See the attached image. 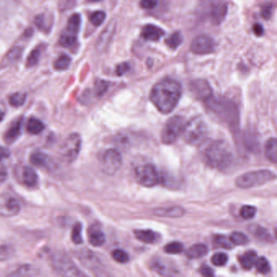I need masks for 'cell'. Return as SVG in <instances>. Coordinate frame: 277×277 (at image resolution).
<instances>
[{
  "label": "cell",
  "mask_w": 277,
  "mask_h": 277,
  "mask_svg": "<svg viewBox=\"0 0 277 277\" xmlns=\"http://www.w3.org/2000/svg\"><path fill=\"white\" fill-rule=\"evenodd\" d=\"M41 53H42V50H41V47H37L33 49L31 54L29 55L28 58H27V61H26V67L28 68H31V67H33V66L37 64V62L39 61L40 56H41Z\"/></svg>",
  "instance_id": "35"
},
{
  "label": "cell",
  "mask_w": 277,
  "mask_h": 277,
  "mask_svg": "<svg viewBox=\"0 0 277 277\" xmlns=\"http://www.w3.org/2000/svg\"><path fill=\"white\" fill-rule=\"evenodd\" d=\"M133 233L138 241L146 244H154L159 240L158 233L151 229H138Z\"/></svg>",
  "instance_id": "20"
},
{
  "label": "cell",
  "mask_w": 277,
  "mask_h": 277,
  "mask_svg": "<svg viewBox=\"0 0 277 277\" xmlns=\"http://www.w3.org/2000/svg\"><path fill=\"white\" fill-rule=\"evenodd\" d=\"M31 162L33 165L42 168H50L52 159L47 154L42 152H34L31 155Z\"/></svg>",
  "instance_id": "24"
},
{
  "label": "cell",
  "mask_w": 277,
  "mask_h": 277,
  "mask_svg": "<svg viewBox=\"0 0 277 277\" xmlns=\"http://www.w3.org/2000/svg\"><path fill=\"white\" fill-rule=\"evenodd\" d=\"M185 211L180 206H173L168 208H158L153 211V214L156 216L166 218H180L183 216Z\"/></svg>",
  "instance_id": "18"
},
{
  "label": "cell",
  "mask_w": 277,
  "mask_h": 277,
  "mask_svg": "<svg viewBox=\"0 0 277 277\" xmlns=\"http://www.w3.org/2000/svg\"><path fill=\"white\" fill-rule=\"evenodd\" d=\"M256 208L253 206H243L240 210V215L245 219H250L256 215Z\"/></svg>",
  "instance_id": "43"
},
{
  "label": "cell",
  "mask_w": 277,
  "mask_h": 277,
  "mask_svg": "<svg viewBox=\"0 0 277 277\" xmlns=\"http://www.w3.org/2000/svg\"><path fill=\"white\" fill-rule=\"evenodd\" d=\"M135 178L138 184L144 187H154L160 182V176L152 163H145L137 167Z\"/></svg>",
  "instance_id": "8"
},
{
  "label": "cell",
  "mask_w": 277,
  "mask_h": 277,
  "mask_svg": "<svg viewBox=\"0 0 277 277\" xmlns=\"http://www.w3.org/2000/svg\"><path fill=\"white\" fill-rule=\"evenodd\" d=\"M88 240L93 246H102L104 244L106 238L100 226L98 224H93L88 229Z\"/></svg>",
  "instance_id": "17"
},
{
  "label": "cell",
  "mask_w": 277,
  "mask_h": 277,
  "mask_svg": "<svg viewBox=\"0 0 277 277\" xmlns=\"http://www.w3.org/2000/svg\"><path fill=\"white\" fill-rule=\"evenodd\" d=\"M203 155L210 167L218 170H225L233 162V151L223 140L208 142L203 147Z\"/></svg>",
  "instance_id": "2"
},
{
  "label": "cell",
  "mask_w": 277,
  "mask_h": 277,
  "mask_svg": "<svg viewBox=\"0 0 277 277\" xmlns=\"http://www.w3.org/2000/svg\"><path fill=\"white\" fill-rule=\"evenodd\" d=\"M208 108L212 110L218 117L224 119L228 123H236L238 122V110L235 106L223 99H218L212 96L206 102Z\"/></svg>",
  "instance_id": "6"
},
{
  "label": "cell",
  "mask_w": 277,
  "mask_h": 277,
  "mask_svg": "<svg viewBox=\"0 0 277 277\" xmlns=\"http://www.w3.org/2000/svg\"><path fill=\"white\" fill-rule=\"evenodd\" d=\"M277 139L275 138H269L266 142V157L271 163H277Z\"/></svg>",
  "instance_id": "28"
},
{
  "label": "cell",
  "mask_w": 277,
  "mask_h": 277,
  "mask_svg": "<svg viewBox=\"0 0 277 277\" xmlns=\"http://www.w3.org/2000/svg\"><path fill=\"white\" fill-rule=\"evenodd\" d=\"M82 138L78 133H71L61 147V154L67 163H72L79 154Z\"/></svg>",
  "instance_id": "9"
},
{
  "label": "cell",
  "mask_w": 277,
  "mask_h": 277,
  "mask_svg": "<svg viewBox=\"0 0 277 277\" xmlns=\"http://www.w3.org/2000/svg\"><path fill=\"white\" fill-rule=\"evenodd\" d=\"M254 265L256 266L257 271L263 275H266L270 273V264L265 257H260L259 259H257Z\"/></svg>",
  "instance_id": "36"
},
{
  "label": "cell",
  "mask_w": 277,
  "mask_h": 277,
  "mask_svg": "<svg viewBox=\"0 0 277 277\" xmlns=\"http://www.w3.org/2000/svg\"><path fill=\"white\" fill-rule=\"evenodd\" d=\"M81 24H82L81 15L77 14V13L72 15L68 19L67 28L63 33L72 36V37H77L80 28H81Z\"/></svg>",
  "instance_id": "22"
},
{
  "label": "cell",
  "mask_w": 277,
  "mask_h": 277,
  "mask_svg": "<svg viewBox=\"0 0 277 277\" xmlns=\"http://www.w3.org/2000/svg\"><path fill=\"white\" fill-rule=\"evenodd\" d=\"M158 4V2H155V1H142L140 2V5L142 8H145V9H152L154 7H156V5Z\"/></svg>",
  "instance_id": "52"
},
{
  "label": "cell",
  "mask_w": 277,
  "mask_h": 277,
  "mask_svg": "<svg viewBox=\"0 0 277 277\" xmlns=\"http://www.w3.org/2000/svg\"><path fill=\"white\" fill-rule=\"evenodd\" d=\"M275 179V173L272 171H252L239 176L235 180V184L238 188L246 189L260 186Z\"/></svg>",
  "instance_id": "4"
},
{
  "label": "cell",
  "mask_w": 277,
  "mask_h": 277,
  "mask_svg": "<svg viewBox=\"0 0 277 277\" xmlns=\"http://www.w3.org/2000/svg\"><path fill=\"white\" fill-rule=\"evenodd\" d=\"M152 269L163 277H177L179 274L177 267L167 259L155 258L151 263Z\"/></svg>",
  "instance_id": "14"
},
{
  "label": "cell",
  "mask_w": 277,
  "mask_h": 277,
  "mask_svg": "<svg viewBox=\"0 0 277 277\" xmlns=\"http://www.w3.org/2000/svg\"><path fill=\"white\" fill-rule=\"evenodd\" d=\"M249 232L258 240L263 242V243H273V237L267 228L259 225H251L249 227Z\"/></svg>",
  "instance_id": "23"
},
{
  "label": "cell",
  "mask_w": 277,
  "mask_h": 277,
  "mask_svg": "<svg viewBox=\"0 0 277 277\" xmlns=\"http://www.w3.org/2000/svg\"><path fill=\"white\" fill-rule=\"evenodd\" d=\"M201 275L203 277H214L215 273L214 271L212 270V268H210L209 266L203 265L201 266L200 269H199Z\"/></svg>",
  "instance_id": "49"
},
{
  "label": "cell",
  "mask_w": 277,
  "mask_h": 277,
  "mask_svg": "<svg viewBox=\"0 0 277 277\" xmlns=\"http://www.w3.org/2000/svg\"><path fill=\"white\" fill-rule=\"evenodd\" d=\"M208 248L204 244H195L186 250V256L190 259H198L208 254Z\"/></svg>",
  "instance_id": "26"
},
{
  "label": "cell",
  "mask_w": 277,
  "mask_h": 277,
  "mask_svg": "<svg viewBox=\"0 0 277 277\" xmlns=\"http://www.w3.org/2000/svg\"><path fill=\"white\" fill-rule=\"evenodd\" d=\"M77 256L85 267L98 273V271H101L102 268H101L100 261L93 252L90 251L89 249H81L78 251Z\"/></svg>",
  "instance_id": "15"
},
{
  "label": "cell",
  "mask_w": 277,
  "mask_h": 277,
  "mask_svg": "<svg viewBox=\"0 0 277 277\" xmlns=\"http://www.w3.org/2000/svg\"><path fill=\"white\" fill-rule=\"evenodd\" d=\"M82 225L81 223H76L72 227V241L75 244H81L82 243Z\"/></svg>",
  "instance_id": "40"
},
{
  "label": "cell",
  "mask_w": 277,
  "mask_h": 277,
  "mask_svg": "<svg viewBox=\"0 0 277 277\" xmlns=\"http://www.w3.org/2000/svg\"><path fill=\"white\" fill-rule=\"evenodd\" d=\"M106 19V13L103 11H96L90 17V21L94 26H99L103 23Z\"/></svg>",
  "instance_id": "42"
},
{
  "label": "cell",
  "mask_w": 277,
  "mask_h": 277,
  "mask_svg": "<svg viewBox=\"0 0 277 277\" xmlns=\"http://www.w3.org/2000/svg\"><path fill=\"white\" fill-rule=\"evenodd\" d=\"M190 50L191 52L196 55L212 54L215 50V42L208 35H198L191 42Z\"/></svg>",
  "instance_id": "11"
},
{
  "label": "cell",
  "mask_w": 277,
  "mask_h": 277,
  "mask_svg": "<svg viewBox=\"0 0 277 277\" xmlns=\"http://www.w3.org/2000/svg\"><path fill=\"white\" fill-rule=\"evenodd\" d=\"M184 250V246L179 242L170 243L164 246V252L168 254H177Z\"/></svg>",
  "instance_id": "39"
},
{
  "label": "cell",
  "mask_w": 277,
  "mask_h": 277,
  "mask_svg": "<svg viewBox=\"0 0 277 277\" xmlns=\"http://www.w3.org/2000/svg\"><path fill=\"white\" fill-rule=\"evenodd\" d=\"M4 112H2V110H0V122L4 119Z\"/></svg>",
  "instance_id": "54"
},
{
  "label": "cell",
  "mask_w": 277,
  "mask_h": 277,
  "mask_svg": "<svg viewBox=\"0 0 277 277\" xmlns=\"http://www.w3.org/2000/svg\"><path fill=\"white\" fill-rule=\"evenodd\" d=\"M22 181L26 186L33 188L38 183V177L33 168L25 167L22 171Z\"/></svg>",
  "instance_id": "25"
},
{
  "label": "cell",
  "mask_w": 277,
  "mask_h": 277,
  "mask_svg": "<svg viewBox=\"0 0 277 277\" xmlns=\"http://www.w3.org/2000/svg\"><path fill=\"white\" fill-rule=\"evenodd\" d=\"M227 4L225 2H212V7L210 9V18L212 19L213 23L215 25L221 23L225 18L227 14Z\"/></svg>",
  "instance_id": "16"
},
{
  "label": "cell",
  "mask_w": 277,
  "mask_h": 277,
  "mask_svg": "<svg viewBox=\"0 0 277 277\" xmlns=\"http://www.w3.org/2000/svg\"><path fill=\"white\" fill-rule=\"evenodd\" d=\"M51 263L54 271L62 277H85L73 261L63 252L52 254Z\"/></svg>",
  "instance_id": "5"
},
{
  "label": "cell",
  "mask_w": 277,
  "mask_h": 277,
  "mask_svg": "<svg viewBox=\"0 0 277 277\" xmlns=\"http://www.w3.org/2000/svg\"><path fill=\"white\" fill-rule=\"evenodd\" d=\"M36 269L31 265H23L11 273L9 277H30L34 275Z\"/></svg>",
  "instance_id": "32"
},
{
  "label": "cell",
  "mask_w": 277,
  "mask_h": 277,
  "mask_svg": "<svg viewBox=\"0 0 277 277\" xmlns=\"http://www.w3.org/2000/svg\"><path fill=\"white\" fill-rule=\"evenodd\" d=\"M214 243L217 247L224 248V249H231L233 248V244L230 240H228L227 237L224 235L215 236Z\"/></svg>",
  "instance_id": "41"
},
{
  "label": "cell",
  "mask_w": 277,
  "mask_h": 277,
  "mask_svg": "<svg viewBox=\"0 0 277 277\" xmlns=\"http://www.w3.org/2000/svg\"><path fill=\"white\" fill-rule=\"evenodd\" d=\"M45 126L41 121L32 117L31 119H29L28 123H27V131L31 134H39L42 133V130L44 129Z\"/></svg>",
  "instance_id": "30"
},
{
  "label": "cell",
  "mask_w": 277,
  "mask_h": 277,
  "mask_svg": "<svg viewBox=\"0 0 277 277\" xmlns=\"http://www.w3.org/2000/svg\"><path fill=\"white\" fill-rule=\"evenodd\" d=\"M6 177H7V173L5 170H0V184L4 182Z\"/></svg>",
  "instance_id": "53"
},
{
  "label": "cell",
  "mask_w": 277,
  "mask_h": 277,
  "mask_svg": "<svg viewBox=\"0 0 277 277\" xmlns=\"http://www.w3.org/2000/svg\"><path fill=\"white\" fill-rule=\"evenodd\" d=\"M189 90L194 98L204 103L213 96L212 87L206 80L197 79L191 82Z\"/></svg>",
  "instance_id": "13"
},
{
  "label": "cell",
  "mask_w": 277,
  "mask_h": 277,
  "mask_svg": "<svg viewBox=\"0 0 277 277\" xmlns=\"http://www.w3.org/2000/svg\"><path fill=\"white\" fill-rule=\"evenodd\" d=\"M21 211V205L17 198L12 197L8 193L0 194V216H15Z\"/></svg>",
  "instance_id": "12"
},
{
  "label": "cell",
  "mask_w": 277,
  "mask_h": 277,
  "mask_svg": "<svg viewBox=\"0 0 277 277\" xmlns=\"http://www.w3.org/2000/svg\"><path fill=\"white\" fill-rule=\"evenodd\" d=\"M26 100V93H12V95L9 97V103L12 107H21L25 103Z\"/></svg>",
  "instance_id": "37"
},
{
  "label": "cell",
  "mask_w": 277,
  "mask_h": 277,
  "mask_svg": "<svg viewBox=\"0 0 277 277\" xmlns=\"http://www.w3.org/2000/svg\"><path fill=\"white\" fill-rule=\"evenodd\" d=\"M183 42V36L179 31H176L166 39L165 42L170 49L176 50L182 45Z\"/></svg>",
  "instance_id": "31"
},
{
  "label": "cell",
  "mask_w": 277,
  "mask_h": 277,
  "mask_svg": "<svg viewBox=\"0 0 277 277\" xmlns=\"http://www.w3.org/2000/svg\"><path fill=\"white\" fill-rule=\"evenodd\" d=\"M122 165V154H120L117 150H107L101 157V169L107 175L112 176L117 173Z\"/></svg>",
  "instance_id": "10"
},
{
  "label": "cell",
  "mask_w": 277,
  "mask_h": 277,
  "mask_svg": "<svg viewBox=\"0 0 277 277\" xmlns=\"http://www.w3.org/2000/svg\"><path fill=\"white\" fill-rule=\"evenodd\" d=\"M108 87H109L108 82L103 81V80H97L95 82V84H94L96 94L99 96V97L103 96L107 92Z\"/></svg>",
  "instance_id": "46"
},
{
  "label": "cell",
  "mask_w": 277,
  "mask_h": 277,
  "mask_svg": "<svg viewBox=\"0 0 277 277\" xmlns=\"http://www.w3.org/2000/svg\"><path fill=\"white\" fill-rule=\"evenodd\" d=\"M112 259L120 263H126L128 261V255L123 249H114L112 253Z\"/></svg>",
  "instance_id": "44"
},
{
  "label": "cell",
  "mask_w": 277,
  "mask_h": 277,
  "mask_svg": "<svg viewBox=\"0 0 277 277\" xmlns=\"http://www.w3.org/2000/svg\"><path fill=\"white\" fill-rule=\"evenodd\" d=\"M230 240L232 244L237 245V246H245L249 243V239L244 233L240 232H234L230 236Z\"/></svg>",
  "instance_id": "38"
},
{
  "label": "cell",
  "mask_w": 277,
  "mask_h": 277,
  "mask_svg": "<svg viewBox=\"0 0 277 277\" xmlns=\"http://www.w3.org/2000/svg\"><path fill=\"white\" fill-rule=\"evenodd\" d=\"M182 93L179 82L173 79H164L152 88L150 98L161 113L168 114L177 107Z\"/></svg>",
  "instance_id": "1"
},
{
  "label": "cell",
  "mask_w": 277,
  "mask_h": 277,
  "mask_svg": "<svg viewBox=\"0 0 277 277\" xmlns=\"http://www.w3.org/2000/svg\"><path fill=\"white\" fill-rule=\"evenodd\" d=\"M22 52L23 50L20 47H15L10 50L7 56H5L2 64L3 65H7L10 63H16L19 61V59L21 58L22 56Z\"/></svg>",
  "instance_id": "29"
},
{
  "label": "cell",
  "mask_w": 277,
  "mask_h": 277,
  "mask_svg": "<svg viewBox=\"0 0 277 277\" xmlns=\"http://www.w3.org/2000/svg\"><path fill=\"white\" fill-rule=\"evenodd\" d=\"M273 6L272 3H266L261 8V17L265 20H269L273 15Z\"/></svg>",
  "instance_id": "48"
},
{
  "label": "cell",
  "mask_w": 277,
  "mask_h": 277,
  "mask_svg": "<svg viewBox=\"0 0 277 277\" xmlns=\"http://www.w3.org/2000/svg\"><path fill=\"white\" fill-rule=\"evenodd\" d=\"M13 249L8 245H1L0 246V261L7 260L10 259L13 254Z\"/></svg>",
  "instance_id": "47"
},
{
  "label": "cell",
  "mask_w": 277,
  "mask_h": 277,
  "mask_svg": "<svg viewBox=\"0 0 277 277\" xmlns=\"http://www.w3.org/2000/svg\"><path fill=\"white\" fill-rule=\"evenodd\" d=\"M22 123H23L22 118H19L14 123H12V125L10 126L9 128L5 133V142L8 144H12V142H14L20 137L21 133Z\"/></svg>",
  "instance_id": "21"
},
{
  "label": "cell",
  "mask_w": 277,
  "mask_h": 277,
  "mask_svg": "<svg viewBox=\"0 0 277 277\" xmlns=\"http://www.w3.org/2000/svg\"><path fill=\"white\" fill-rule=\"evenodd\" d=\"M72 60L70 58L68 55L65 54H62L61 56H59L58 59L55 61L54 63V67L57 70L60 71H63V70L67 69L71 64Z\"/></svg>",
  "instance_id": "33"
},
{
  "label": "cell",
  "mask_w": 277,
  "mask_h": 277,
  "mask_svg": "<svg viewBox=\"0 0 277 277\" xmlns=\"http://www.w3.org/2000/svg\"><path fill=\"white\" fill-rule=\"evenodd\" d=\"M257 259L258 258H257L256 252L254 250H249L239 258V263L243 269L249 270L254 267Z\"/></svg>",
  "instance_id": "27"
},
{
  "label": "cell",
  "mask_w": 277,
  "mask_h": 277,
  "mask_svg": "<svg viewBox=\"0 0 277 277\" xmlns=\"http://www.w3.org/2000/svg\"><path fill=\"white\" fill-rule=\"evenodd\" d=\"M182 133L185 142L191 146H198L205 141L208 136V125L203 117H193L185 124Z\"/></svg>",
  "instance_id": "3"
},
{
  "label": "cell",
  "mask_w": 277,
  "mask_h": 277,
  "mask_svg": "<svg viewBox=\"0 0 277 277\" xmlns=\"http://www.w3.org/2000/svg\"><path fill=\"white\" fill-rule=\"evenodd\" d=\"M228 260V255L223 252H219V253L215 254L212 258V263L216 267H222V266L225 265Z\"/></svg>",
  "instance_id": "45"
},
{
  "label": "cell",
  "mask_w": 277,
  "mask_h": 277,
  "mask_svg": "<svg viewBox=\"0 0 277 277\" xmlns=\"http://www.w3.org/2000/svg\"><path fill=\"white\" fill-rule=\"evenodd\" d=\"M165 32L163 29H161L158 26L154 25H147L142 29V37L147 41H152V42H157L163 37Z\"/></svg>",
  "instance_id": "19"
},
{
  "label": "cell",
  "mask_w": 277,
  "mask_h": 277,
  "mask_svg": "<svg viewBox=\"0 0 277 277\" xmlns=\"http://www.w3.org/2000/svg\"><path fill=\"white\" fill-rule=\"evenodd\" d=\"M253 32L257 37H262L264 34V29L261 24H254L253 26Z\"/></svg>",
  "instance_id": "51"
},
{
  "label": "cell",
  "mask_w": 277,
  "mask_h": 277,
  "mask_svg": "<svg viewBox=\"0 0 277 277\" xmlns=\"http://www.w3.org/2000/svg\"><path fill=\"white\" fill-rule=\"evenodd\" d=\"M129 64L128 63H122L119 65L117 66V69H116V73H117V76H123L124 73L128 72L129 70Z\"/></svg>",
  "instance_id": "50"
},
{
  "label": "cell",
  "mask_w": 277,
  "mask_h": 277,
  "mask_svg": "<svg viewBox=\"0 0 277 277\" xmlns=\"http://www.w3.org/2000/svg\"><path fill=\"white\" fill-rule=\"evenodd\" d=\"M34 23L37 28L43 32H48L52 27L51 23H49V20L45 14H39L35 17Z\"/></svg>",
  "instance_id": "34"
},
{
  "label": "cell",
  "mask_w": 277,
  "mask_h": 277,
  "mask_svg": "<svg viewBox=\"0 0 277 277\" xmlns=\"http://www.w3.org/2000/svg\"><path fill=\"white\" fill-rule=\"evenodd\" d=\"M185 120L180 116H175L166 122L161 133V140L163 144L171 145L176 142L183 133Z\"/></svg>",
  "instance_id": "7"
}]
</instances>
